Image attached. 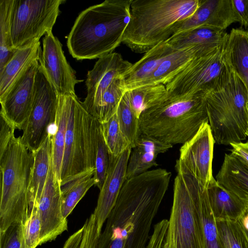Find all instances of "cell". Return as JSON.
<instances>
[{
    "instance_id": "obj_24",
    "label": "cell",
    "mask_w": 248,
    "mask_h": 248,
    "mask_svg": "<svg viewBox=\"0 0 248 248\" xmlns=\"http://www.w3.org/2000/svg\"><path fill=\"white\" fill-rule=\"evenodd\" d=\"M173 50L165 41L146 52L140 60L132 64L124 76L126 90L136 88L144 82Z\"/></svg>"
},
{
    "instance_id": "obj_16",
    "label": "cell",
    "mask_w": 248,
    "mask_h": 248,
    "mask_svg": "<svg viewBox=\"0 0 248 248\" xmlns=\"http://www.w3.org/2000/svg\"><path fill=\"white\" fill-rule=\"evenodd\" d=\"M41 219L39 246L54 240L68 230L62 212L61 186L53 165L52 156L46 181L36 204Z\"/></svg>"
},
{
    "instance_id": "obj_29",
    "label": "cell",
    "mask_w": 248,
    "mask_h": 248,
    "mask_svg": "<svg viewBox=\"0 0 248 248\" xmlns=\"http://www.w3.org/2000/svg\"><path fill=\"white\" fill-rule=\"evenodd\" d=\"M95 170L90 171L61 186L62 212L67 219L88 190L95 185Z\"/></svg>"
},
{
    "instance_id": "obj_43",
    "label": "cell",
    "mask_w": 248,
    "mask_h": 248,
    "mask_svg": "<svg viewBox=\"0 0 248 248\" xmlns=\"http://www.w3.org/2000/svg\"><path fill=\"white\" fill-rule=\"evenodd\" d=\"M230 145L232 147L231 153L248 165V141L232 143Z\"/></svg>"
},
{
    "instance_id": "obj_25",
    "label": "cell",
    "mask_w": 248,
    "mask_h": 248,
    "mask_svg": "<svg viewBox=\"0 0 248 248\" xmlns=\"http://www.w3.org/2000/svg\"><path fill=\"white\" fill-rule=\"evenodd\" d=\"M32 153L34 162L29 187L30 205L37 203L46 181L52 153V133Z\"/></svg>"
},
{
    "instance_id": "obj_12",
    "label": "cell",
    "mask_w": 248,
    "mask_h": 248,
    "mask_svg": "<svg viewBox=\"0 0 248 248\" xmlns=\"http://www.w3.org/2000/svg\"><path fill=\"white\" fill-rule=\"evenodd\" d=\"M215 143L209 123H203L195 135L183 144L175 164L193 176L205 189L214 177L212 161Z\"/></svg>"
},
{
    "instance_id": "obj_7",
    "label": "cell",
    "mask_w": 248,
    "mask_h": 248,
    "mask_svg": "<svg viewBox=\"0 0 248 248\" xmlns=\"http://www.w3.org/2000/svg\"><path fill=\"white\" fill-rule=\"evenodd\" d=\"M175 169L172 205L161 248H204L199 203L205 189L183 169Z\"/></svg>"
},
{
    "instance_id": "obj_38",
    "label": "cell",
    "mask_w": 248,
    "mask_h": 248,
    "mask_svg": "<svg viewBox=\"0 0 248 248\" xmlns=\"http://www.w3.org/2000/svg\"><path fill=\"white\" fill-rule=\"evenodd\" d=\"M41 230V219L36 204L29 206V216L24 225V234L26 244L28 248H36L39 246V239Z\"/></svg>"
},
{
    "instance_id": "obj_47",
    "label": "cell",
    "mask_w": 248,
    "mask_h": 248,
    "mask_svg": "<svg viewBox=\"0 0 248 248\" xmlns=\"http://www.w3.org/2000/svg\"><path fill=\"white\" fill-rule=\"evenodd\" d=\"M246 31L248 32V28L246 30Z\"/></svg>"
},
{
    "instance_id": "obj_31",
    "label": "cell",
    "mask_w": 248,
    "mask_h": 248,
    "mask_svg": "<svg viewBox=\"0 0 248 248\" xmlns=\"http://www.w3.org/2000/svg\"><path fill=\"white\" fill-rule=\"evenodd\" d=\"M14 0H0V71L16 51L11 33V16Z\"/></svg>"
},
{
    "instance_id": "obj_14",
    "label": "cell",
    "mask_w": 248,
    "mask_h": 248,
    "mask_svg": "<svg viewBox=\"0 0 248 248\" xmlns=\"http://www.w3.org/2000/svg\"><path fill=\"white\" fill-rule=\"evenodd\" d=\"M39 66V61L34 62L0 101V114L16 129L23 130L31 112Z\"/></svg>"
},
{
    "instance_id": "obj_28",
    "label": "cell",
    "mask_w": 248,
    "mask_h": 248,
    "mask_svg": "<svg viewBox=\"0 0 248 248\" xmlns=\"http://www.w3.org/2000/svg\"><path fill=\"white\" fill-rule=\"evenodd\" d=\"M130 105L140 118L142 112L163 101L167 97V91L163 84L141 86L126 90Z\"/></svg>"
},
{
    "instance_id": "obj_22",
    "label": "cell",
    "mask_w": 248,
    "mask_h": 248,
    "mask_svg": "<svg viewBox=\"0 0 248 248\" xmlns=\"http://www.w3.org/2000/svg\"><path fill=\"white\" fill-rule=\"evenodd\" d=\"M216 181L226 189L248 202V165L232 153L225 154Z\"/></svg>"
},
{
    "instance_id": "obj_33",
    "label": "cell",
    "mask_w": 248,
    "mask_h": 248,
    "mask_svg": "<svg viewBox=\"0 0 248 248\" xmlns=\"http://www.w3.org/2000/svg\"><path fill=\"white\" fill-rule=\"evenodd\" d=\"M116 113L120 128L130 142L131 148H133L141 132L140 118L132 109L125 93L119 104Z\"/></svg>"
},
{
    "instance_id": "obj_15",
    "label": "cell",
    "mask_w": 248,
    "mask_h": 248,
    "mask_svg": "<svg viewBox=\"0 0 248 248\" xmlns=\"http://www.w3.org/2000/svg\"><path fill=\"white\" fill-rule=\"evenodd\" d=\"M132 64L120 54L113 52L98 58L93 68L88 72L85 81L87 93L82 104L93 117L108 87L115 79L124 77Z\"/></svg>"
},
{
    "instance_id": "obj_32",
    "label": "cell",
    "mask_w": 248,
    "mask_h": 248,
    "mask_svg": "<svg viewBox=\"0 0 248 248\" xmlns=\"http://www.w3.org/2000/svg\"><path fill=\"white\" fill-rule=\"evenodd\" d=\"M199 213L202 227L204 248H224L221 242L216 220L210 206L207 189L202 191L201 197Z\"/></svg>"
},
{
    "instance_id": "obj_41",
    "label": "cell",
    "mask_w": 248,
    "mask_h": 248,
    "mask_svg": "<svg viewBox=\"0 0 248 248\" xmlns=\"http://www.w3.org/2000/svg\"><path fill=\"white\" fill-rule=\"evenodd\" d=\"M169 220L163 219L154 226L153 233L146 248H161L167 232Z\"/></svg>"
},
{
    "instance_id": "obj_27",
    "label": "cell",
    "mask_w": 248,
    "mask_h": 248,
    "mask_svg": "<svg viewBox=\"0 0 248 248\" xmlns=\"http://www.w3.org/2000/svg\"><path fill=\"white\" fill-rule=\"evenodd\" d=\"M70 95L58 94L56 121L52 133L53 165L56 176L59 181L64 152Z\"/></svg>"
},
{
    "instance_id": "obj_6",
    "label": "cell",
    "mask_w": 248,
    "mask_h": 248,
    "mask_svg": "<svg viewBox=\"0 0 248 248\" xmlns=\"http://www.w3.org/2000/svg\"><path fill=\"white\" fill-rule=\"evenodd\" d=\"M208 123L216 143L224 145L246 139L248 89L227 64L215 87L205 95Z\"/></svg>"
},
{
    "instance_id": "obj_13",
    "label": "cell",
    "mask_w": 248,
    "mask_h": 248,
    "mask_svg": "<svg viewBox=\"0 0 248 248\" xmlns=\"http://www.w3.org/2000/svg\"><path fill=\"white\" fill-rule=\"evenodd\" d=\"M38 61L41 69L57 94L76 95L75 86L83 80L77 78L66 60L62 44L52 31L43 39V49Z\"/></svg>"
},
{
    "instance_id": "obj_35",
    "label": "cell",
    "mask_w": 248,
    "mask_h": 248,
    "mask_svg": "<svg viewBox=\"0 0 248 248\" xmlns=\"http://www.w3.org/2000/svg\"><path fill=\"white\" fill-rule=\"evenodd\" d=\"M96 158L95 172L94 174L95 186L100 190L106 179L112 157L105 141L101 124L97 120L96 122Z\"/></svg>"
},
{
    "instance_id": "obj_10",
    "label": "cell",
    "mask_w": 248,
    "mask_h": 248,
    "mask_svg": "<svg viewBox=\"0 0 248 248\" xmlns=\"http://www.w3.org/2000/svg\"><path fill=\"white\" fill-rule=\"evenodd\" d=\"M227 37L213 51L195 58L185 69L166 84L167 97L206 94L211 91L227 64Z\"/></svg>"
},
{
    "instance_id": "obj_19",
    "label": "cell",
    "mask_w": 248,
    "mask_h": 248,
    "mask_svg": "<svg viewBox=\"0 0 248 248\" xmlns=\"http://www.w3.org/2000/svg\"><path fill=\"white\" fill-rule=\"evenodd\" d=\"M213 50H208L195 46L182 49H174L155 71L138 87L155 84L165 85L185 69L195 58Z\"/></svg>"
},
{
    "instance_id": "obj_48",
    "label": "cell",
    "mask_w": 248,
    "mask_h": 248,
    "mask_svg": "<svg viewBox=\"0 0 248 248\" xmlns=\"http://www.w3.org/2000/svg\"></svg>"
},
{
    "instance_id": "obj_36",
    "label": "cell",
    "mask_w": 248,
    "mask_h": 248,
    "mask_svg": "<svg viewBox=\"0 0 248 248\" xmlns=\"http://www.w3.org/2000/svg\"><path fill=\"white\" fill-rule=\"evenodd\" d=\"M101 124L105 141L113 156H118L128 148H131L130 142L120 128L116 113Z\"/></svg>"
},
{
    "instance_id": "obj_39",
    "label": "cell",
    "mask_w": 248,
    "mask_h": 248,
    "mask_svg": "<svg viewBox=\"0 0 248 248\" xmlns=\"http://www.w3.org/2000/svg\"><path fill=\"white\" fill-rule=\"evenodd\" d=\"M0 248H28L24 238V224L14 223L0 232Z\"/></svg>"
},
{
    "instance_id": "obj_30",
    "label": "cell",
    "mask_w": 248,
    "mask_h": 248,
    "mask_svg": "<svg viewBox=\"0 0 248 248\" xmlns=\"http://www.w3.org/2000/svg\"><path fill=\"white\" fill-rule=\"evenodd\" d=\"M126 91L124 77L115 79L102 95L94 118L100 123L108 121L116 113Z\"/></svg>"
},
{
    "instance_id": "obj_26",
    "label": "cell",
    "mask_w": 248,
    "mask_h": 248,
    "mask_svg": "<svg viewBox=\"0 0 248 248\" xmlns=\"http://www.w3.org/2000/svg\"><path fill=\"white\" fill-rule=\"evenodd\" d=\"M228 61L248 89V32L232 29L226 42Z\"/></svg>"
},
{
    "instance_id": "obj_3",
    "label": "cell",
    "mask_w": 248,
    "mask_h": 248,
    "mask_svg": "<svg viewBox=\"0 0 248 248\" xmlns=\"http://www.w3.org/2000/svg\"><path fill=\"white\" fill-rule=\"evenodd\" d=\"M0 123V232H3L14 223L25 225L28 219L34 156L2 115Z\"/></svg>"
},
{
    "instance_id": "obj_34",
    "label": "cell",
    "mask_w": 248,
    "mask_h": 248,
    "mask_svg": "<svg viewBox=\"0 0 248 248\" xmlns=\"http://www.w3.org/2000/svg\"><path fill=\"white\" fill-rule=\"evenodd\" d=\"M215 220L224 248H248V240L238 220Z\"/></svg>"
},
{
    "instance_id": "obj_21",
    "label": "cell",
    "mask_w": 248,
    "mask_h": 248,
    "mask_svg": "<svg viewBox=\"0 0 248 248\" xmlns=\"http://www.w3.org/2000/svg\"><path fill=\"white\" fill-rule=\"evenodd\" d=\"M38 41L29 46L16 49L3 69L0 71V101L15 83L36 61L42 52Z\"/></svg>"
},
{
    "instance_id": "obj_45",
    "label": "cell",
    "mask_w": 248,
    "mask_h": 248,
    "mask_svg": "<svg viewBox=\"0 0 248 248\" xmlns=\"http://www.w3.org/2000/svg\"><path fill=\"white\" fill-rule=\"evenodd\" d=\"M248 240V209L238 220Z\"/></svg>"
},
{
    "instance_id": "obj_2",
    "label": "cell",
    "mask_w": 248,
    "mask_h": 248,
    "mask_svg": "<svg viewBox=\"0 0 248 248\" xmlns=\"http://www.w3.org/2000/svg\"><path fill=\"white\" fill-rule=\"evenodd\" d=\"M133 0H106L82 11L67 36L69 53L78 60L99 58L122 43Z\"/></svg>"
},
{
    "instance_id": "obj_46",
    "label": "cell",
    "mask_w": 248,
    "mask_h": 248,
    "mask_svg": "<svg viewBox=\"0 0 248 248\" xmlns=\"http://www.w3.org/2000/svg\"><path fill=\"white\" fill-rule=\"evenodd\" d=\"M247 128L246 130V135L247 137H248V101L247 102Z\"/></svg>"
},
{
    "instance_id": "obj_23",
    "label": "cell",
    "mask_w": 248,
    "mask_h": 248,
    "mask_svg": "<svg viewBox=\"0 0 248 248\" xmlns=\"http://www.w3.org/2000/svg\"><path fill=\"white\" fill-rule=\"evenodd\" d=\"M228 35L223 30L201 26L174 34L166 42L176 50L195 46L213 50L224 43Z\"/></svg>"
},
{
    "instance_id": "obj_5",
    "label": "cell",
    "mask_w": 248,
    "mask_h": 248,
    "mask_svg": "<svg viewBox=\"0 0 248 248\" xmlns=\"http://www.w3.org/2000/svg\"><path fill=\"white\" fill-rule=\"evenodd\" d=\"M205 95L167 97L144 110L139 118L141 133L172 145L184 143L208 122Z\"/></svg>"
},
{
    "instance_id": "obj_4",
    "label": "cell",
    "mask_w": 248,
    "mask_h": 248,
    "mask_svg": "<svg viewBox=\"0 0 248 248\" xmlns=\"http://www.w3.org/2000/svg\"><path fill=\"white\" fill-rule=\"evenodd\" d=\"M199 4V0H133L122 43L145 53L172 36L178 23L191 16Z\"/></svg>"
},
{
    "instance_id": "obj_8",
    "label": "cell",
    "mask_w": 248,
    "mask_h": 248,
    "mask_svg": "<svg viewBox=\"0 0 248 248\" xmlns=\"http://www.w3.org/2000/svg\"><path fill=\"white\" fill-rule=\"evenodd\" d=\"M78 96L70 95L61 186L92 170H95L96 122Z\"/></svg>"
},
{
    "instance_id": "obj_1",
    "label": "cell",
    "mask_w": 248,
    "mask_h": 248,
    "mask_svg": "<svg viewBox=\"0 0 248 248\" xmlns=\"http://www.w3.org/2000/svg\"><path fill=\"white\" fill-rule=\"evenodd\" d=\"M171 175L170 172L159 168L126 180L96 248H146L153 220Z\"/></svg>"
},
{
    "instance_id": "obj_11",
    "label": "cell",
    "mask_w": 248,
    "mask_h": 248,
    "mask_svg": "<svg viewBox=\"0 0 248 248\" xmlns=\"http://www.w3.org/2000/svg\"><path fill=\"white\" fill-rule=\"evenodd\" d=\"M58 94L39 66L32 109L21 136L22 142L32 153L45 142L55 125Z\"/></svg>"
},
{
    "instance_id": "obj_20",
    "label": "cell",
    "mask_w": 248,
    "mask_h": 248,
    "mask_svg": "<svg viewBox=\"0 0 248 248\" xmlns=\"http://www.w3.org/2000/svg\"><path fill=\"white\" fill-rule=\"evenodd\" d=\"M207 192L215 220L238 221L247 209L248 202L223 187L214 177Z\"/></svg>"
},
{
    "instance_id": "obj_18",
    "label": "cell",
    "mask_w": 248,
    "mask_h": 248,
    "mask_svg": "<svg viewBox=\"0 0 248 248\" xmlns=\"http://www.w3.org/2000/svg\"><path fill=\"white\" fill-rule=\"evenodd\" d=\"M198 8L190 17L179 22L174 34L198 27L206 26L221 30L238 22L231 0H199Z\"/></svg>"
},
{
    "instance_id": "obj_37",
    "label": "cell",
    "mask_w": 248,
    "mask_h": 248,
    "mask_svg": "<svg viewBox=\"0 0 248 248\" xmlns=\"http://www.w3.org/2000/svg\"><path fill=\"white\" fill-rule=\"evenodd\" d=\"M157 155L138 148H132L126 170V180L141 174L157 166Z\"/></svg>"
},
{
    "instance_id": "obj_42",
    "label": "cell",
    "mask_w": 248,
    "mask_h": 248,
    "mask_svg": "<svg viewBox=\"0 0 248 248\" xmlns=\"http://www.w3.org/2000/svg\"><path fill=\"white\" fill-rule=\"evenodd\" d=\"M231 3L238 22L246 30L248 28V0H231Z\"/></svg>"
},
{
    "instance_id": "obj_17",
    "label": "cell",
    "mask_w": 248,
    "mask_h": 248,
    "mask_svg": "<svg viewBox=\"0 0 248 248\" xmlns=\"http://www.w3.org/2000/svg\"><path fill=\"white\" fill-rule=\"evenodd\" d=\"M132 148L119 156H112L103 185L100 190L97 205L93 213L99 235L126 180V170Z\"/></svg>"
},
{
    "instance_id": "obj_40",
    "label": "cell",
    "mask_w": 248,
    "mask_h": 248,
    "mask_svg": "<svg viewBox=\"0 0 248 248\" xmlns=\"http://www.w3.org/2000/svg\"><path fill=\"white\" fill-rule=\"evenodd\" d=\"M173 145L170 144L164 143L155 138L141 133L134 147H138L144 151L153 153L157 156L159 154L165 153Z\"/></svg>"
},
{
    "instance_id": "obj_9",
    "label": "cell",
    "mask_w": 248,
    "mask_h": 248,
    "mask_svg": "<svg viewBox=\"0 0 248 248\" xmlns=\"http://www.w3.org/2000/svg\"><path fill=\"white\" fill-rule=\"evenodd\" d=\"M64 0H14L11 16L13 48L18 49L38 41L52 31Z\"/></svg>"
},
{
    "instance_id": "obj_44",
    "label": "cell",
    "mask_w": 248,
    "mask_h": 248,
    "mask_svg": "<svg viewBox=\"0 0 248 248\" xmlns=\"http://www.w3.org/2000/svg\"><path fill=\"white\" fill-rule=\"evenodd\" d=\"M84 232L82 226L71 235L65 241L62 248H79Z\"/></svg>"
}]
</instances>
